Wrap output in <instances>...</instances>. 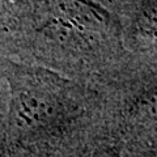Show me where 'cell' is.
<instances>
[{"instance_id": "3", "label": "cell", "mask_w": 157, "mask_h": 157, "mask_svg": "<svg viewBox=\"0 0 157 157\" xmlns=\"http://www.w3.org/2000/svg\"><path fill=\"white\" fill-rule=\"evenodd\" d=\"M78 157H123L122 144L110 131H106Z\"/></svg>"}, {"instance_id": "1", "label": "cell", "mask_w": 157, "mask_h": 157, "mask_svg": "<svg viewBox=\"0 0 157 157\" xmlns=\"http://www.w3.org/2000/svg\"><path fill=\"white\" fill-rule=\"evenodd\" d=\"M7 143L18 157H78L106 131L97 96L46 70L9 75Z\"/></svg>"}, {"instance_id": "2", "label": "cell", "mask_w": 157, "mask_h": 157, "mask_svg": "<svg viewBox=\"0 0 157 157\" xmlns=\"http://www.w3.org/2000/svg\"><path fill=\"white\" fill-rule=\"evenodd\" d=\"M121 144L123 157H157V128L130 132Z\"/></svg>"}]
</instances>
